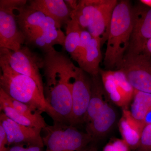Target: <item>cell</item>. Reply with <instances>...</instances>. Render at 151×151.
Listing matches in <instances>:
<instances>
[{"instance_id": "3", "label": "cell", "mask_w": 151, "mask_h": 151, "mask_svg": "<svg viewBox=\"0 0 151 151\" xmlns=\"http://www.w3.org/2000/svg\"><path fill=\"white\" fill-rule=\"evenodd\" d=\"M134 24V7L127 0L118 1L113 10L104 59L107 70L121 62L129 45Z\"/></svg>"}, {"instance_id": "1", "label": "cell", "mask_w": 151, "mask_h": 151, "mask_svg": "<svg viewBox=\"0 0 151 151\" xmlns=\"http://www.w3.org/2000/svg\"><path fill=\"white\" fill-rule=\"evenodd\" d=\"M44 95L60 123L69 124L72 113V84L79 68L55 49L45 53Z\"/></svg>"}, {"instance_id": "32", "label": "cell", "mask_w": 151, "mask_h": 151, "mask_svg": "<svg viewBox=\"0 0 151 151\" xmlns=\"http://www.w3.org/2000/svg\"><path fill=\"white\" fill-rule=\"evenodd\" d=\"M92 143L89 144V145L83 150V151H97V147L94 145H93Z\"/></svg>"}, {"instance_id": "11", "label": "cell", "mask_w": 151, "mask_h": 151, "mask_svg": "<svg viewBox=\"0 0 151 151\" xmlns=\"http://www.w3.org/2000/svg\"><path fill=\"white\" fill-rule=\"evenodd\" d=\"M0 125L5 131L9 146L22 145L44 147L41 132L42 129L26 127L18 124L7 117L3 112L0 113Z\"/></svg>"}, {"instance_id": "30", "label": "cell", "mask_w": 151, "mask_h": 151, "mask_svg": "<svg viewBox=\"0 0 151 151\" xmlns=\"http://www.w3.org/2000/svg\"><path fill=\"white\" fill-rule=\"evenodd\" d=\"M150 124H151V110L147 113L142 123L143 128L146 125Z\"/></svg>"}, {"instance_id": "21", "label": "cell", "mask_w": 151, "mask_h": 151, "mask_svg": "<svg viewBox=\"0 0 151 151\" xmlns=\"http://www.w3.org/2000/svg\"><path fill=\"white\" fill-rule=\"evenodd\" d=\"M100 0H81L72 12L71 17L75 18L83 29L87 28L100 3Z\"/></svg>"}, {"instance_id": "27", "label": "cell", "mask_w": 151, "mask_h": 151, "mask_svg": "<svg viewBox=\"0 0 151 151\" xmlns=\"http://www.w3.org/2000/svg\"><path fill=\"white\" fill-rule=\"evenodd\" d=\"M10 147L6 134L2 126L0 125V151H8Z\"/></svg>"}, {"instance_id": "26", "label": "cell", "mask_w": 151, "mask_h": 151, "mask_svg": "<svg viewBox=\"0 0 151 151\" xmlns=\"http://www.w3.org/2000/svg\"><path fill=\"white\" fill-rule=\"evenodd\" d=\"M103 151H131V149L124 140L116 139L107 144Z\"/></svg>"}, {"instance_id": "31", "label": "cell", "mask_w": 151, "mask_h": 151, "mask_svg": "<svg viewBox=\"0 0 151 151\" xmlns=\"http://www.w3.org/2000/svg\"><path fill=\"white\" fill-rule=\"evenodd\" d=\"M65 1L67 5L73 10H74L76 9L78 5V1H75V0H68V1Z\"/></svg>"}, {"instance_id": "23", "label": "cell", "mask_w": 151, "mask_h": 151, "mask_svg": "<svg viewBox=\"0 0 151 151\" xmlns=\"http://www.w3.org/2000/svg\"><path fill=\"white\" fill-rule=\"evenodd\" d=\"M113 73L116 79L118 92L128 105L133 99L135 89L122 70H113Z\"/></svg>"}, {"instance_id": "8", "label": "cell", "mask_w": 151, "mask_h": 151, "mask_svg": "<svg viewBox=\"0 0 151 151\" xmlns=\"http://www.w3.org/2000/svg\"><path fill=\"white\" fill-rule=\"evenodd\" d=\"M0 110L11 120L26 127L43 130L47 126L41 113L9 96L0 88Z\"/></svg>"}, {"instance_id": "29", "label": "cell", "mask_w": 151, "mask_h": 151, "mask_svg": "<svg viewBox=\"0 0 151 151\" xmlns=\"http://www.w3.org/2000/svg\"><path fill=\"white\" fill-rule=\"evenodd\" d=\"M142 52L151 56V38L147 42Z\"/></svg>"}, {"instance_id": "6", "label": "cell", "mask_w": 151, "mask_h": 151, "mask_svg": "<svg viewBox=\"0 0 151 151\" xmlns=\"http://www.w3.org/2000/svg\"><path fill=\"white\" fill-rule=\"evenodd\" d=\"M27 1L25 0L0 1V48L17 51L25 43V38L19 28L14 11Z\"/></svg>"}, {"instance_id": "20", "label": "cell", "mask_w": 151, "mask_h": 151, "mask_svg": "<svg viewBox=\"0 0 151 151\" xmlns=\"http://www.w3.org/2000/svg\"><path fill=\"white\" fill-rule=\"evenodd\" d=\"M132 101L130 113L142 124L146 115L151 110V93L135 90Z\"/></svg>"}, {"instance_id": "5", "label": "cell", "mask_w": 151, "mask_h": 151, "mask_svg": "<svg viewBox=\"0 0 151 151\" xmlns=\"http://www.w3.org/2000/svg\"><path fill=\"white\" fill-rule=\"evenodd\" d=\"M0 58L14 71L32 78L44 95V82L40 73V69H43L44 66V58L25 46L17 51L0 48Z\"/></svg>"}, {"instance_id": "33", "label": "cell", "mask_w": 151, "mask_h": 151, "mask_svg": "<svg viewBox=\"0 0 151 151\" xmlns=\"http://www.w3.org/2000/svg\"><path fill=\"white\" fill-rule=\"evenodd\" d=\"M140 2L147 6L151 7V0H141Z\"/></svg>"}, {"instance_id": "22", "label": "cell", "mask_w": 151, "mask_h": 151, "mask_svg": "<svg viewBox=\"0 0 151 151\" xmlns=\"http://www.w3.org/2000/svg\"><path fill=\"white\" fill-rule=\"evenodd\" d=\"M99 73L108 99L115 105L122 107L123 109L127 108L128 105L118 92L113 70L100 69Z\"/></svg>"}, {"instance_id": "14", "label": "cell", "mask_w": 151, "mask_h": 151, "mask_svg": "<svg viewBox=\"0 0 151 151\" xmlns=\"http://www.w3.org/2000/svg\"><path fill=\"white\" fill-rule=\"evenodd\" d=\"M30 6L53 19L61 27L71 19L73 10L63 0H31Z\"/></svg>"}, {"instance_id": "7", "label": "cell", "mask_w": 151, "mask_h": 151, "mask_svg": "<svg viewBox=\"0 0 151 151\" xmlns=\"http://www.w3.org/2000/svg\"><path fill=\"white\" fill-rule=\"evenodd\" d=\"M116 68L124 72L135 90L151 93V56L127 52Z\"/></svg>"}, {"instance_id": "4", "label": "cell", "mask_w": 151, "mask_h": 151, "mask_svg": "<svg viewBox=\"0 0 151 151\" xmlns=\"http://www.w3.org/2000/svg\"><path fill=\"white\" fill-rule=\"evenodd\" d=\"M47 125L42 137L45 151H83L93 139L86 132H81L74 126L60 122Z\"/></svg>"}, {"instance_id": "10", "label": "cell", "mask_w": 151, "mask_h": 151, "mask_svg": "<svg viewBox=\"0 0 151 151\" xmlns=\"http://www.w3.org/2000/svg\"><path fill=\"white\" fill-rule=\"evenodd\" d=\"M17 10L18 24L25 39L47 30L60 29L61 27L53 19L32 8L27 3L18 8Z\"/></svg>"}, {"instance_id": "18", "label": "cell", "mask_w": 151, "mask_h": 151, "mask_svg": "<svg viewBox=\"0 0 151 151\" xmlns=\"http://www.w3.org/2000/svg\"><path fill=\"white\" fill-rule=\"evenodd\" d=\"M65 38V35L61 29H52L28 38L25 43L38 47L45 53L55 49L53 46L55 45L63 47Z\"/></svg>"}, {"instance_id": "24", "label": "cell", "mask_w": 151, "mask_h": 151, "mask_svg": "<svg viewBox=\"0 0 151 151\" xmlns=\"http://www.w3.org/2000/svg\"><path fill=\"white\" fill-rule=\"evenodd\" d=\"M135 151H151V124L143 128L139 145Z\"/></svg>"}, {"instance_id": "9", "label": "cell", "mask_w": 151, "mask_h": 151, "mask_svg": "<svg viewBox=\"0 0 151 151\" xmlns=\"http://www.w3.org/2000/svg\"><path fill=\"white\" fill-rule=\"evenodd\" d=\"M79 67L71 89L72 113L69 124L75 127L84 123L91 97V76Z\"/></svg>"}, {"instance_id": "19", "label": "cell", "mask_w": 151, "mask_h": 151, "mask_svg": "<svg viewBox=\"0 0 151 151\" xmlns=\"http://www.w3.org/2000/svg\"><path fill=\"white\" fill-rule=\"evenodd\" d=\"M66 35L63 48L70 54V57L76 61L82 29L76 19L71 17L66 24Z\"/></svg>"}, {"instance_id": "25", "label": "cell", "mask_w": 151, "mask_h": 151, "mask_svg": "<svg viewBox=\"0 0 151 151\" xmlns=\"http://www.w3.org/2000/svg\"><path fill=\"white\" fill-rule=\"evenodd\" d=\"M93 37L92 35L88 30L86 29L82 30L76 62H78L83 56L86 47Z\"/></svg>"}, {"instance_id": "16", "label": "cell", "mask_w": 151, "mask_h": 151, "mask_svg": "<svg viewBox=\"0 0 151 151\" xmlns=\"http://www.w3.org/2000/svg\"><path fill=\"white\" fill-rule=\"evenodd\" d=\"M119 126L122 139L127 143L131 150L136 151L140 142L143 129L142 124L132 117L127 108H124Z\"/></svg>"}, {"instance_id": "12", "label": "cell", "mask_w": 151, "mask_h": 151, "mask_svg": "<svg viewBox=\"0 0 151 151\" xmlns=\"http://www.w3.org/2000/svg\"><path fill=\"white\" fill-rule=\"evenodd\" d=\"M151 38V7L142 4L134 7V24L127 53L140 54Z\"/></svg>"}, {"instance_id": "17", "label": "cell", "mask_w": 151, "mask_h": 151, "mask_svg": "<svg viewBox=\"0 0 151 151\" xmlns=\"http://www.w3.org/2000/svg\"><path fill=\"white\" fill-rule=\"evenodd\" d=\"M101 40L93 37L86 49L83 56L77 62L79 68L90 76L99 74L102 59Z\"/></svg>"}, {"instance_id": "13", "label": "cell", "mask_w": 151, "mask_h": 151, "mask_svg": "<svg viewBox=\"0 0 151 151\" xmlns=\"http://www.w3.org/2000/svg\"><path fill=\"white\" fill-rule=\"evenodd\" d=\"M117 0H100L87 30L93 37L99 38L102 45L107 42L112 14Z\"/></svg>"}, {"instance_id": "28", "label": "cell", "mask_w": 151, "mask_h": 151, "mask_svg": "<svg viewBox=\"0 0 151 151\" xmlns=\"http://www.w3.org/2000/svg\"><path fill=\"white\" fill-rule=\"evenodd\" d=\"M42 148L38 146L15 145L11 147L8 151H43Z\"/></svg>"}, {"instance_id": "2", "label": "cell", "mask_w": 151, "mask_h": 151, "mask_svg": "<svg viewBox=\"0 0 151 151\" xmlns=\"http://www.w3.org/2000/svg\"><path fill=\"white\" fill-rule=\"evenodd\" d=\"M0 66L2 71L0 76V88L6 94L41 114L45 112L54 122H60L56 113L47 102L44 95L42 94L32 78L14 71L1 58Z\"/></svg>"}, {"instance_id": "15", "label": "cell", "mask_w": 151, "mask_h": 151, "mask_svg": "<svg viewBox=\"0 0 151 151\" xmlns=\"http://www.w3.org/2000/svg\"><path fill=\"white\" fill-rule=\"evenodd\" d=\"M117 119L114 108L108 102L103 111L91 122L86 125V133L92 137L93 141L103 137L112 129Z\"/></svg>"}]
</instances>
